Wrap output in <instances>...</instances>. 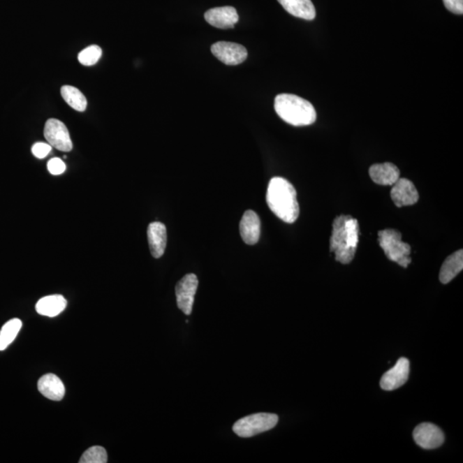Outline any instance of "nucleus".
<instances>
[{
  "label": "nucleus",
  "instance_id": "obj_12",
  "mask_svg": "<svg viewBox=\"0 0 463 463\" xmlns=\"http://www.w3.org/2000/svg\"><path fill=\"white\" fill-rule=\"evenodd\" d=\"M205 17L210 25L221 29H232L239 22V15L232 6L210 9L205 14Z\"/></svg>",
  "mask_w": 463,
  "mask_h": 463
},
{
  "label": "nucleus",
  "instance_id": "obj_11",
  "mask_svg": "<svg viewBox=\"0 0 463 463\" xmlns=\"http://www.w3.org/2000/svg\"><path fill=\"white\" fill-rule=\"evenodd\" d=\"M391 198L399 208L416 205L419 201V193L415 184L406 179H399L390 191Z\"/></svg>",
  "mask_w": 463,
  "mask_h": 463
},
{
  "label": "nucleus",
  "instance_id": "obj_17",
  "mask_svg": "<svg viewBox=\"0 0 463 463\" xmlns=\"http://www.w3.org/2000/svg\"><path fill=\"white\" fill-rule=\"evenodd\" d=\"M284 8L293 17L314 20L316 10L311 0H278Z\"/></svg>",
  "mask_w": 463,
  "mask_h": 463
},
{
  "label": "nucleus",
  "instance_id": "obj_24",
  "mask_svg": "<svg viewBox=\"0 0 463 463\" xmlns=\"http://www.w3.org/2000/svg\"><path fill=\"white\" fill-rule=\"evenodd\" d=\"M49 172L52 175H60L65 172L66 166L59 158H52L47 163Z\"/></svg>",
  "mask_w": 463,
  "mask_h": 463
},
{
  "label": "nucleus",
  "instance_id": "obj_25",
  "mask_svg": "<svg viewBox=\"0 0 463 463\" xmlns=\"http://www.w3.org/2000/svg\"><path fill=\"white\" fill-rule=\"evenodd\" d=\"M51 150L52 146L49 144H45V142H36L32 147L34 156L39 158V159H43V158L47 156Z\"/></svg>",
  "mask_w": 463,
  "mask_h": 463
},
{
  "label": "nucleus",
  "instance_id": "obj_15",
  "mask_svg": "<svg viewBox=\"0 0 463 463\" xmlns=\"http://www.w3.org/2000/svg\"><path fill=\"white\" fill-rule=\"evenodd\" d=\"M369 175L376 184L381 186H393L400 179L398 168L390 163L372 165Z\"/></svg>",
  "mask_w": 463,
  "mask_h": 463
},
{
  "label": "nucleus",
  "instance_id": "obj_22",
  "mask_svg": "<svg viewBox=\"0 0 463 463\" xmlns=\"http://www.w3.org/2000/svg\"><path fill=\"white\" fill-rule=\"evenodd\" d=\"M103 54V50L99 46L92 45L87 48L84 49L80 54H78V61L82 65L86 66H91L96 65L99 61V59Z\"/></svg>",
  "mask_w": 463,
  "mask_h": 463
},
{
  "label": "nucleus",
  "instance_id": "obj_6",
  "mask_svg": "<svg viewBox=\"0 0 463 463\" xmlns=\"http://www.w3.org/2000/svg\"><path fill=\"white\" fill-rule=\"evenodd\" d=\"M45 138L52 147L60 152H69L73 149V142L65 124L59 119H48L44 128Z\"/></svg>",
  "mask_w": 463,
  "mask_h": 463
},
{
  "label": "nucleus",
  "instance_id": "obj_7",
  "mask_svg": "<svg viewBox=\"0 0 463 463\" xmlns=\"http://www.w3.org/2000/svg\"><path fill=\"white\" fill-rule=\"evenodd\" d=\"M198 286V277L194 274H188L176 285L177 304L184 314L193 312L194 299Z\"/></svg>",
  "mask_w": 463,
  "mask_h": 463
},
{
  "label": "nucleus",
  "instance_id": "obj_13",
  "mask_svg": "<svg viewBox=\"0 0 463 463\" xmlns=\"http://www.w3.org/2000/svg\"><path fill=\"white\" fill-rule=\"evenodd\" d=\"M240 235L247 244H257L260 238L261 222L258 214L253 210L244 212L240 224Z\"/></svg>",
  "mask_w": 463,
  "mask_h": 463
},
{
  "label": "nucleus",
  "instance_id": "obj_1",
  "mask_svg": "<svg viewBox=\"0 0 463 463\" xmlns=\"http://www.w3.org/2000/svg\"><path fill=\"white\" fill-rule=\"evenodd\" d=\"M359 222L355 218L345 214L336 217L330 237V251L337 262L348 265L353 261L359 243Z\"/></svg>",
  "mask_w": 463,
  "mask_h": 463
},
{
  "label": "nucleus",
  "instance_id": "obj_3",
  "mask_svg": "<svg viewBox=\"0 0 463 463\" xmlns=\"http://www.w3.org/2000/svg\"><path fill=\"white\" fill-rule=\"evenodd\" d=\"M274 110L289 125L310 126L317 119V112L311 103L291 94H281L274 99Z\"/></svg>",
  "mask_w": 463,
  "mask_h": 463
},
{
  "label": "nucleus",
  "instance_id": "obj_16",
  "mask_svg": "<svg viewBox=\"0 0 463 463\" xmlns=\"http://www.w3.org/2000/svg\"><path fill=\"white\" fill-rule=\"evenodd\" d=\"M38 390L49 400H62L66 388L59 376L49 374L41 376L38 381Z\"/></svg>",
  "mask_w": 463,
  "mask_h": 463
},
{
  "label": "nucleus",
  "instance_id": "obj_5",
  "mask_svg": "<svg viewBox=\"0 0 463 463\" xmlns=\"http://www.w3.org/2000/svg\"><path fill=\"white\" fill-rule=\"evenodd\" d=\"M279 418L274 413H259L244 417L233 425V430L240 438H251L270 431L278 423Z\"/></svg>",
  "mask_w": 463,
  "mask_h": 463
},
{
  "label": "nucleus",
  "instance_id": "obj_21",
  "mask_svg": "<svg viewBox=\"0 0 463 463\" xmlns=\"http://www.w3.org/2000/svg\"><path fill=\"white\" fill-rule=\"evenodd\" d=\"M22 321L18 318H13L7 322L0 330V351L6 349L16 339L17 334L22 328Z\"/></svg>",
  "mask_w": 463,
  "mask_h": 463
},
{
  "label": "nucleus",
  "instance_id": "obj_20",
  "mask_svg": "<svg viewBox=\"0 0 463 463\" xmlns=\"http://www.w3.org/2000/svg\"><path fill=\"white\" fill-rule=\"evenodd\" d=\"M61 96L71 108L78 112H84L88 106V101L80 90L73 86L65 85L61 88Z\"/></svg>",
  "mask_w": 463,
  "mask_h": 463
},
{
  "label": "nucleus",
  "instance_id": "obj_2",
  "mask_svg": "<svg viewBox=\"0 0 463 463\" xmlns=\"http://www.w3.org/2000/svg\"><path fill=\"white\" fill-rule=\"evenodd\" d=\"M266 201L269 208L278 218L287 223L298 219L300 206L295 188L281 177L271 179L267 190Z\"/></svg>",
  "mask_w": 463,
  "mask_h": 463
},
{
  "label": "nucleus",
  "instance_id": "obj_4",
  "mask_svg": "<svg viewBox=\"0 0 463 463\" xmlns=\"http://www.w3.org/2000/svg\"><path fill=\"white\" fill-rule=\"evenodd\" d=\"M379 243L390 261L398 263L404 268H408L409 263L412 262L410 258L411 247L408 243L402 242L400 232L395 229L380 231Z\"/></svg>",
  "mask_w": 463,
  "mask_h": 463
},
{
  "label": "nucleus",
  "instance_id": "obj_18",
  "mask_svg": "<svg viewBox=\"0 0 463 463\" xmlns=\"http://www.w3.org/2000/svg\"><path fill=\"white\" fill-rule=\"evenodd\" d=\"M67 301L62 295H55L44 297L36 303V310L40 315L54 318L65 310Z\"/></svg>",
  "mask_w": 463,
  "mask_h": 463
},
{
  "label": "nucleus",
  "instance_id": "obj_8",
  "mask_svg": "<svg viewBox=\"0 0 463 463\" xmlns=\"http://www.w3.org/2000/svg\"><path fill=\"white\" fill-rule=\"evenodd\" d=\"M212 54L228 66L240 65L247 58V48L242 45L219 41L212 45Z\"/></svg>",
  "mask_w": 463,
  "mask_h": 463
},
{
  "label": "nucleus",
  "instance_id": "obj_9",
  "mask_svg": "<svg viewBox=\"0 0 463 463\" xmlns=\"http://www.w3.org/2000/svg\"><path fill=\"white\" fill-rule=\"evenodd\" d=\"M413 436L417 446L425 450L436 449L441 446L446 439L441 429L432 423L417 425Z\"/></svg>",
  "mask_w": 463,
  "mask_h": 463
},
{
  "label": "nucleus",
  "instance_id": "obj_23",
  "mask_svg": "<svg viewBox=\"0 0 463 463\" xmlns=\"http://www.w3.org/2000/svg\"><path fill=\"white\" fill-rule=\"evenodd\" d=\"M80 463H106L108 454L103 447L93 446L82 454Z\"/></svg>",
  "mask_w": 463,
  "mask_h": 463
},
{
  "label": "nucleus",
  "instance_id": "obj_10",
  "mask_svg": "<svg viewBox=\"0 0 463 463\" xmlns=\"http://www.w3.org/2000/svg\"><path fill=\"white\" fill-rule=\"evenodd\" d=\"M410 372V362L402 357L397 360L395 367L383 375L380 380V386L383 390L392 391L405 385L408 381Z\"/></svg>",
  "mask_w": 463,
  "mask_h": 463
},
{
  "label": "nucleus",
  "instance_id": "obj_14",
  "mask_svg": "<svg viewBox=\"0 0 463 463\" xmlns=\"http://www.w3.org/2000/svg\"><path fill=\"white\" fill-rule=\"evenodd\" d=\"M150 252L154 258H160L167 247V228L161 222H152L147 231Z\"/></svg>",
  "mask_w": 463,
  "mask_h": 463
},
{
  "label": "nucleus",
  "instance_id": "obj_19",
  "mask_svg": "<svg viewBox=\"0 0 463 463\" xmlns=\"http://www.w3.org/2000/svg\"><path fill=\"white\" fill-rule=\"evenodd\" d=\"M463 269V251L459 250L446 259L440 270L439 280L443 284H449Z\"/></svg>",
  "mask_w": 463,
  "mask_h": 463
},
{
  "label": "nucleus",
  "instance_id": "obj_26",
  "mask_svg": "<svg viewBox=\"0 0 463 463\" xmlns=\"http://www.w3.org/2000/svg\"><path fill=\"white\" fill-rule=\"evenodd\" d=\"M444 6L455 14H463V0H443Z\"/></svg>",
  "mask_w": 463,
  "mask_h": 463
}]
</instances>
